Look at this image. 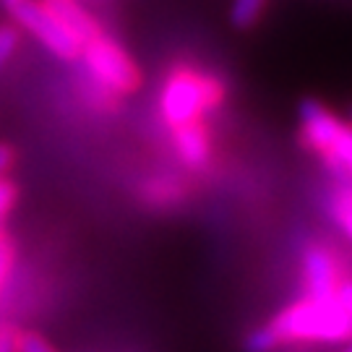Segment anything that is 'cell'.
I'll list each match as a JSON object with an SVG mask.
<instances>
[{"mask_svg": "<svg viewBox=\"0 0 352 352\" xmlns=\"http://www.w3.org/2000/svg\"><path fill=\"white\" fill-rule=\"evenodd\" d=\"M16 19V24L24 26L32 37H37L50 52H55L58 58L63 60H74L81 52V42L65 29L55 16H52L42 3H34V0H21L16 3L13 8H8Z\"/></svg>", "mask_w": 352, "mask_h": 352, "instance_id": "5b68a950", "label": "cell"}, {"mask_svg": "<svg viewBox=\"0 0 352 352\" xmlns=\"http://www.w3.org/2000/svg\"><path fill=\"white\" fill-rule=\"evenodd\" d=\"M11 162H13V151L8 149V146H3V144H0V175H6V173H8Z\"/></svg>", "mask_w": 352, "mask_h": 352, "instance_id": "ac0fdd59", "label": "cell"}, {"mask_svg": "<svg viewBox=\"0 0 352 352\" xmlns=\"http://www.w3.org/2000/svg\"><path fill=\"white\" fill-rule=\"evenodd\" d=\"M337 298H340V302L344 305V311L352 316V282H347V285H337Z\"/></svg>", "mask_w": 352, "mask_h": 352, "instance_id": "e0dca14e", "label": "cell"}, {"mask_svg": "<svg viewBox=\"0 0 352 352\" xmlns=\"http://www.w3.org/2000/svg\"><path fill=\"white\" fill-rule=\"evenodd\" d=\"M0 3H3L6 8H13V6H16V3H21V0H0Z\"/></svg>", "mask_w": 352, "mask_h": 352, "instance_id": "d6986e66", "label": "cell"}, {"mask_svg": "<svg viewBox=\"0 0 352 352\" xmlns=\"http://www.w3.org/2000/svg\"><path fill=\"white\" fill-rule=\"evenodd\" d=\"M279 342H337L352 340V316L337 298V289L329 295H305L292 302L269 324Z\"/></svg>", "mask_w": 352, "mask_h": 352, "instance_id": "6da1fadb", "label": "cell"}, {"mask_svg": "<svg viewBox=\"0 0 352 352\" xmlns=\"http://www.w3.org/2000/svg\"><path fill=\"white\" fill-rule=\"evenodd\" d=\"M19 47V32L13 26L3 24L0 26V71L6 68V63L11 60V55Z\"/></svg>", "mask_w": 352, "mask_h": 352, "instance_id": "4fadbf2b", "label": "cell"}, {"mask_svg": "<svg viewBox=\"0 0 352 352\" xmlns=\"http://www.w3.org/2000/svg\"><path fill=\"white\" fill-rule=\"evenodd\" d=\"M175 149L188 167H201L209 160V133L201 120H190L175 128Z\"/></svg>", "mask_w": 352, "mask_h": 352, "instance_id": "ba28073f", "label": "cell"}, {"mask_svg": "<svg viewBox=\"0 0 352 352\" xmlns=\"http://www.w3.org/2000/svg\"><path fill=\"white\" fill-rule=\"evenodd\" d=\"M16 352H55L52 350V344L45 337H39V334H21L19 331V337H16Z\"/></svg>", "mask_w": 352, "mask_h": 352, "instance_id": "9a60e30c", "label": "cell"}, {"mask_svg": "<svg viewBox=\"0 0 352 352\" xmlns=\"http://www.w3.org/2000/svg\"><path fill=\"white\" fill-rule=\"evenodd\" d=\"M300 139L324 160L337 183L352 188V123H344L318 100H302Z\"/></svg>", "mask_w": 352, "mask_h": 352, "instance_id": "7a4b0ae2", "label": "cell"}, {"mask_svg": "<svg viewBox=\"0 0 352 352\" xmlns=\"http://www.w3.org/2000/svg\"><path fill=\"white\" fill-rule=\"evenodd\" d=\"M42 6H45L81 45H84L87 39L102 34L100 24L89 16V11L81 6V0H42Z\"/></svg>", "mask_w": 352, "mask_h": 352, "instance_id": "52a82bcc", "label": "cell"}, {"mask_svg": "<svg viewBox=\"0 0 352 352\" xmlns=\"http://www.w3.org/2000/svg\"><path fill=\"white\" fill-rule=\"evenodd\" d=\"M347 352H352V347H350V350H347Z\"/></svg>", "mask_w": 352, "mask_h": 352, "instance_id": "44dd1931", "label": "cell"}, {"mask_svg": "<svg viewBox=\"0 0 352 352\" xmlns=\"http://www.w3.org/2000/svg\"><path fill=\"white\" fill-rule=\"evenodd\" d=\"M16 337L19 331L11 324H0V352H16Z\"/></svg>", "mask_w": 352, "mask_h": 352, "instance_id": "2e32d148", "label": "cell"}, {"mask_svg": "<svg viewBox=\"0 0 352 352\" xmlns=\"http://www.w3.org/2000/svg\"><path fill=\"white\" fill-rule=\"evenodd\" d=\"M329 214L334 225L352 240V188L334 180V188L329 193Z\"/></svg>", "mask_w": 352, "mask_h": 352, "instance_id": "9c48e42d", "label": "cell"}, {"mask_svg": "<svg viewBox=\"0 0 352 352\" xmlns=\"http://www.w3.org/2000/svg\"><path fill=\"white\" fill-rule=\"evenodd\" d=\"M78 55L84 58L94 81L104 89L118 91V94H128L139 87V68L133 65V60L128 58L123 47H118L113 39H107L104 34L87 39L81 45Z\"/></svg>", "mask_w": 352, "mask_h": 352, "instance_id": "277c9868", "label": "cell"}, {"mask_svg": "<svg viewBox=\"0 0 352 352\" xmlns=\"http://www.w3.org/2000/svg\"><path fill=\"white\" fill-rule=\"evenodd\" d=\"M302 274H305V295H329L340 285V269L331 253L321 245H311L302 256Z\"/></svg>", "mask_w": 352, "mask_h": 352, "instance_id": "8992f818", "label": "cell"}, {"mask_svg": "<svg viewBox=\"0 0 352 352\" xmlns=\"http://www.w3.org/2000/svg\"><path fill=\"white\" fill-rule=\"evenodd\" d=\"M266 3L269 0H232L230 6V24L245 32L261 21V13H264Z\"/></svg>", "mask_w": 352, "mask_h": 352, "instance_id": "30bf717a", "label": "cell"}, {"mask_svg": "<svg viewBox=\"0 0 352 352\" xmlns=\"http://www.w3.org/2000/svg\"><path fill=\"white\" fill-rule=\"evenodd\" d=\"M279 344V337L274 334V329L269 327H261V329H253L251 334L245 337V350L248 352H272V350H277Z\"/></svg>", "mask_w": 352, "mask_h": 352, "instance_id": "7c38bea8", "label": "cell"}, {"mask_svg": "<svg viewBox=\"0 0 352 352\" xmlns=\"http://www.w3.org/2000/svg\"><path fill=\"white\" fill-rule=\"evenodd\" d=\"M16 199H19V190L6 175H0V225L8 219V214L13 212L16 206Z\"/></svg>", "mask_w": 352, "mask_h": 352, "instance_id": "5bb4252c", "label": "cell"}, {"mask_svg": "<svg viewBox=\"0 0 352 352\" xmlns=\"http://www.w3.org/2000/svg\"><path fill=\"white\" fill-rule=\"evenodd\" d=\"M13 269H16V245L13 238L6 230V222L0 225V298L6 295V289L13 279Z\"/></svg>", "mask_w": 352, "mask_h": 352, "instance_id": "8fae6325", "label": "cell"}, {"mask_svg": "<svg viewBox=\"0 0 352 352\" xmlns=\"http://www.w3.org/2000/svg\"><path fill=\"white\" fill-rule=\"evenodd\" d=\"M222 97V89L212 78L193 74V71H177L167 78L162 89V118L173 128L186 126L190 120H201V115L214 107Z\"/></svg>", "mask_w": 352, "mask_h": 352, "instance_id": "3957f363", "label": "cell"}, {"mask_svg": "<svg viewBox=\"0 0 352 352\" xmlns=\"http://www.w3.org/2000/svg\"><path fill=\"white\" fill-rule=\"evenodd\" d=\"M350 123H352V110H350Z\"/></svg>", "mask_w": 352, "mask_h": 352, "instance_id": "ffe728a7", "label": "cell"}]
</instances>
